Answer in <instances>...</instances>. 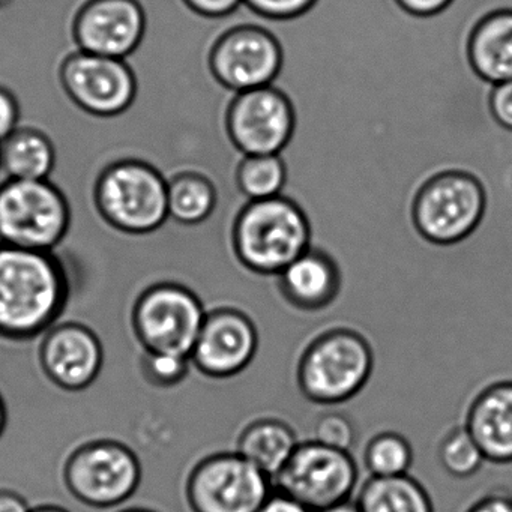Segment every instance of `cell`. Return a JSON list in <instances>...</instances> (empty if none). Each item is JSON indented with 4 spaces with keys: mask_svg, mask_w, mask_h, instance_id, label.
<instances>
[{
    "mask_svg": "<svg viewBox=\"0 0 512 512\" xmlns=\"http://www.w3.org/2000/svg\"><path fill=\"white\" fill-rule=\"evenodd\" d=\"M491 112L503 127L512 130V80L493 86Z\"/></svg>",
    "mask_w": 512,
    "mask_h": 512,
    "instance_id": "4dcf8cb0",
    "label": "cell"
},
{
    "mask_svg": "<svg viewBox=\"0 0 512 512\" xmlns=\"http://www.w3.org/2000/svg\"><path fill=\"white\" fill-rule=\"evenodd\" d=\"M71 205L52 181L0 182V245L55 251L71 227Z\"/></svg>",
    "mask_w": 512,
    "mask_h": 512,
    "instance_id": "277c9868",
    "label": "cell"
},
{
    "mask_svg": "<svg viewBox=\"0 0 512 512\" xmlns=\"http://www.w3.org/2000/svg\"><path fill=\"white\" fill-rule=\"evenodd\" d=\"M484 209V191L476 179L445 173L419 191L412 209L413 230L440 247L460 244L478 229Z\"/></svg>",
    "mask_w": 512,
    "mask_h": 512,
    "instance_id": "9c48e42d",
    "label": "cell"
},
{
    "mask_svg": "<svg viewBox=\"0 0 512 512\" xmlns=\"http://www.w3.org/2000/svg\"><path fill=\"white\" fill-rule=\"evenodd\" d=\"M182 4L203 17H226L235 13L244 0H181Z\"/></svg>",
    "mask_w": 512,
    "mask_h": 512,
    "instance_id": "1f68e13d",
    "label": "cell"
},
{
    "mask_svg": "<svg viewBox=\"0 0 512 512\" xmlns=\"http://www.w3.org/2000/svg\"><path fill=\"white\" fill-rule=\"evenodd\" d=\"M401 7L416 16H430L448 7L451 0H398Z\"/></svg>",
    "mask_w": 512,
    "mask_h": 512,
    "instance_id": "e575fe53",
    "label": "cell"
},
{
    "mask_svg": "<svg viewBox=\"0 0 512 512\" xmlns=\"http://www.w3.org/2000/svg\"><path fill=\"white\" fill-rule=\"evenodd\" d=\"M413 454L409 442L392 431L377 434L365 449V466L371 476L406 475L412 466Z\"/></svg>",
    "mask_w": 512,
    "mask_h": 512,
    "instance_id": "d4e9b609",
    "label": "cell"
},
{
    "mask_svg": "<svg viewBox=\"0 0 512 512\" xmlns=\"http://www.w3.org/2000/svg\"><path fill=\"white\" fill-rule=\"evenodd\" d=\"M70 296L67 269L53 251L0 245V338L26 341L46 334Z\"/></svg>",
    "mask_w": 512,
    "mask_h": 512,
    "instance_id": "6da1fadb",
    "label": "cell"
},
{
    "mask_svg": "<svg viewBox=\"0 0 512 512\" xmlns=\"http://www.w3.org/2000/svg\"><path fill=\"white\" fill-rule=\"evenodd\" d=\"M227 125L233 142L248 157L278 155L292 136V107L272 86L239 92Z\"/></svg>",
    "mask_w": 512,
    "mask_h": 512,
    "instance_id": "4fadbf2b",
    "label": "cell"
},
{
    "mask_svg": "<svg viewBox=\"0 0 512 512\" xmlns=\"http://www.w3.org/2000/svg\"><path fill=\"white\" fill-rule=\"evenodd\" d=\"M373 365V350L361 334L334 329L317 337L302 355L299 389L314 403H343L364 388Z\"/></svg>",
    "mask_w": 512,
    "mask_h": 512,
    "instance_id": "5b68a950",
    "label": "cell"
},
{
    "mask_svg": "<svg viewBox=\"0 0 512 512\" xmlns=\"http://www.w3.org/2000/svg\"><path fill=\"white\" fill-rule=\"evenodd\" d=\"M32 512H70V511H67V509L61 508V506L43 505V506H38V508L32 509Z\"/></svg>",
    "mask_w": 512,
    "mask_h": 512,
    "instance_id": "f35d334b",
    "label": "cell"
},
{
    "mask_svg": "<svg viewBox=\"0 0 512 512\" xmlns=\"http://www.w3.org/2000/svg\"><path fill=\"white\" fill-rule=\"evenodd\" d=\"M259 512H313L307 506L292 499L287 494L280 491H272L271 496L266 500L265 505L259 509Z\"/></svg>",
    "mask_w": 512,
    "mask_h": 512,
    "instance_id": "836d02e7",
    "label": "cell"
},
{
    "mask_svg": "<svg viewBox=\"0 0 512 512\" xmlns=\"http://www.w3.org/2000/svg\"><path fill=\"white\" fill-rule=\"evenodd\" d=\"M298 445L295 431L289 424L281 419L263 418L244 428L236 452L274 479Z\"/></svg>",
    "mask_w": 512,
    "mask_h": 512,
    "instance_id": "44dd1931",
    "label": "cell"
},
{
    "mask_svg": "<svg viewBox=\"0 0 512 512\" xmlns=\"http://www.w3.org/2000/svg\"><path fill=\"white\" fill-rule=\"evenodd\" d=\"M185 494L193 512H259L272 479L238 452H221L194 466Z\"/></svg>",
    "mask_w": 512,
    "mask_h": 512,
    "instance_id": "30bf717a",
    "label": "cell"
},
{
    "mask_svg": "<svg viewBox=\"0 0 512 512\" xmlns=\"http://www.w3.org/2000/svg\"><path fill=\"white\" fill-rule=\"evenodd\" d=\"M104 352L100 338L80 323L55 325L44 334L40 364L47 379L64 389L79 392L100 376Z\"/></svg>",
    "mask_w": 512,
    "mask_h": 512,
    "instance_id": "2e32d148",
    "label": "cell"
},
{
    "mask_svg": "<svg viewBox=\"0 0 512 512\" xmlns=\"http://www.w3.org/2000/svg\"><path fill=\"white\" fill-rule=\"evenodd\" d=\"M239 262L262 275H278L311 247L313 227L305 212L283 196L254 200L230 227Z\"/></svg>",
    "mask_w": 512,
    "mask_h": 512,
    "instance_id": "7a4b0ae2",
    "label": "cell"
},
{
    "mask_svg": "<svg viewBox=\"0 0 512 512\" xmlns=\"http://www.w3.org/2000/svg\"><path fill=\"white\" fill-rule=\"evenodd\" d=\"M68 491L83 505L106 509L122 505L134 496L142 467L124 443L94 440L79 446L64 467Z\"/></svg>",
    "mask_w": 512,
    "mask_h": 512,
    "instance_id": "ba28073f",
    "label": "cell"
},
{
    "mask_svg": "<svg viewBox=\"0 0 512 512\" xmlns=\"http://www.w3.org/2000/svg\"><path fill=\"white\" fill-rule=\"evenodd\" d=\"M361 512H434L425 488L412 476H371L356 500Z\"/></svg>",
    "mask_w": 512,
    "mask_h": 512,
    "instance_id": "603a6c76",
    "label": "cell"
},
{
    "mask_svg": "<svg viewBox=\"0 0 512 512\" xmlns=\"http://www.w3.org/2000/svg\"><path fill=\"white\" fill-rule=\"evenodd\" d=\"M58 80L70 103L95 119L119 118L139 97V77L128 61L80 50L59 62Z\"/></svg>",
    "mask_w": 512,
    "mask_h": 512,
    "instance_id": "52a82bcc",
    "label": "cell"
},
{
    "mask_svg": "<svg viewBox=\"0 0 512 512\" xmlns=\"http://www.w3.org/2000/svg\"><path fill=\"white\" fill-rule=\"evenodd\" d=\"M0 512H32V509L20 494L0 490Z\"/></svg>",
    "mask_w": 512,
    "mask_h": 512,
    "instance_id": "d590c367",
    "label": "cell"
},
{
    "mask_svg": "<svg viewBox=\"0 0 512 512\" xmlns=\"http://www.w3.org/2000/svg\"><path fill=\"white\" fill-rule=\"evenodd\" d=\"M278 284L293 307L304 311L322 310L340 292V269L329 254L310 247L278 274Z\"/></svg>",
    "mask_w": 512,
    "mask_h": 512,
    "instance_id": "ac0fdd59",
    "label": "cell"
},
{
    "mask_svg": "<svg viewBox=\"0 0 512 512\" xmlns=\"http://www.w3.org/2000/svg\"><path fill=\"white\" fill-rule=\"evenodd\" d=\"M7 427V406H5L4 398L0 395V437L4 434Z\"/></svg>",
    "mask_w": 512,
    "mask_h": 512,
    "instance_id": "74e56055",
    "label": "cell"
},
{
    "mask_svg": "<svg viewBox=\"0 0 512 512\" xmlns=\"http://www.w3.org/2000/svg\"><path fill=\"white\" fill-rule=\"evenodd\" d=\"M206 314L193 290L178 283H160L140 293L131 323L143 352L190 358Z\"/></svg>",
    "mask_w": 512,
    "mask_h": 512,
    "instance_id": "8992f818",
    "label": "cell"
},
{
    "mask_svg": "<svg viewBox=\"0 0 512 512\" xmlns=\"http://www.w3.org/2000/svg\"><path fill=\"white\" fill-rule=\"evenodd\" d=\"M466 512H512V493L494 491L473 503Z\"/></svg>",
    "mask_w": 512,
    "mask_h": 512,
    "instance_id": "d6a6232c",
    "label": "cell"
},
{
    "mask_svg": "<svg viewBox=\"0 0 512 512\" xmlns=\"http://www.w3.org/2000/svg\"><path fill=\"white\" fill-rule=\"evenodd\" d=\"M70 31L76 50L127 61L148 35V11L142 0H85Z\"/></svg>",
    "mask_w": 512,
    "mask_h": 512,
    "instance_id": "7c38bea8",
    "label": "cell"
},
{
    "mask_svg": "<svg viewBox=\"0 0 512 512\" xmlns=\"http://www.w3.org/2000/svg\"><path fill=\"white\" fill-rule=\"evenodd\" d=\"M190 365V358L166 353H145L142 359L143 376L160 388L179 385L187 377Z\"/></svg>",
    "mask_w": 512,
    "mask_h": 512,
    "instance_id": "4316f807",
    "label": "cell"
},
{
    "mask_svg": "<svg viewBox=\"0 0 512 512\" xmlns=\"http://www.w3.org/2000/svg\"><path fill=\"white\" fill-rule=\"evenodd\" d=\"M167 205L169 220L179 226H202L217 211V187L206 173L178 167L167 178Z\"/></svg>",
    "mask_w": 512,
    "mask_h": 512,
    "instance_id": "7402d4cb",
    "label": "cell"
},
{
    "mask_svg": "<svg viewBox=\"0 0 512 512\" xmlns=\"http://www.w3.org/2000/svg\"><path fill=\"white\" fill-rule=\"evenodd\" d=\"M466 428L493 464L512 463V382L485 386L470 404Z\"/></svg>",
    "mask_w": 512,
    "mask_h": 512,
    "instance_id": "e0dca14e",
    "label": "cell"
},
{
    "mask_svg": "<svg viewBox=\"0 0 512 512\" xmlns=\"http://www.w3.org/2000/svg\"><path fill=\"white\" fill-rule=\"evenodd\" d=\"M94 205L112 229L149 235L169 220L167 178L143 158H121L107 164L95 179Z\"/></svg>",
    "mask_w": 512,
    "mask_h": 512,
    "instance_id": "3957f363",
    "label": "cell"
},
{
    "mask_svg": "<svg viewBox=\"0 0 512 512\" xmlns=\"http://www.w3.org/2000/svg\"><path fill=\"white\" fill-rule=\"evenodd\" d=\"M121 512H155V511H152V509H145V508H130V509H125V511H121Z\"/></svg>",
    "mask_w": 512,
    "mask_h": 512,
    "instance_id": "60d3db41",
    "label": "cell"
},
{
    "mask_svg": "<svg viewBox=\"0 0 512 512\" xmlns=\"http://www.w3.org/2000/svg\"><path fill=\"white\" fill-rule=\"evenodd\" d=\"M212 73L236 92L269 86L281 67L275 38L254 26L233 29L215 43L209 56Z\"/></svg>",
    "mask_w": 512,
    "mask_h": 512,
    "instance_id": "5bb4252c",
    "label": "cell"
},
{
    "mask_svg": "<svg viewBox=\"0 0 512 512\" xmlns=\"http://www.w3.org/2000/svg\"><path fill=\"white\" fill-rule=\"evenodd\" d=\"M23 107L16 92L0 85V142L22 127Z\"/></svg>",
    "mask_w": 512,
    "mask_h": 512,
    "instance_id": "f546056e",
    "label": "cell"
},
{
    "mask_svg": "<svg viewBox=\"0 0 512 512\" xmlns=\"http://www.w3.org/2000/svg\"><path fill=\"white\" fill-rule=\"evenodd\" d=\"M439 460L443 469L455 478H469L485 463L484 454L466 428H457L443 439Z\"/></svg>",
    "mask_w": 512,
    "mask_h": 512,
    "instance_id": "484cf974",
    "label": "cell"
},
{
    "mask_svg": "<svg viewBox=\"0 0 512 512\" xmlns=\"http://www.w3.org/2000/svg\"><path fill=\"white\" fill-rule=\"evenodd\" d=\"M316 0H244L248 8L269 19H289L305 13Z\"/></svg>",
    "mask_w": 512,
    "mask_h": 512,
    "instance_id": "f1b7e54d",
    "label": "cell"
},
{
    "mask_svg": "<svg viewBox=\"0 0 512 512\" xmlns=\"http://www.w3.org/2000/svg\"><path fill=\"white\" fill-rule=\"evenodd\" d=\"M313 440L329 448L350 451L356 439L353 422L341 413H326L317 419L313 428Z\"/></svg>",
    "mask_w": 512,
    "mask_h": 512,
    "instance_id": "83f0119b",
    "label": "cell"
},
{
    "mask_svg": "<svg viewBox=\"0 0 512 512\" xmlns=\"http://www.w3.org/2000/svg\"><path fill=\"white\" fill-rule=\"evenodd\" d=\"M14 0H0V11L7 10L8 7H11V4H13Z\"/></svg>",
    "mask_w": 512,
    "mask_h": 512,
    "instance_id": "ab89813d",
    "label": "cell"
},
{
    "mask_svg": "<svg viewBox=\"0 0 512 512\" xmlns=\"http://www.w3.org/2000/svg\"><path fill=\"white\" fill-rule=\"evenodd\" d=\"M358 482L355 460L347 451L322 443H299L286 466L272 479L275 490L313 512L349 500Z\"/></svg>",
    "mask_w": 512,
    "mask_h": 512,
    "instance_id": "8fae6325",
    "label": "cell"
},
{
    "mask_svg": "<svg viewBox=\"0 0 512 512\" xmlns=\"http://www.w3.org/2000/svg\"><path fill=\"white\" fill-rule=\"evenodd\" d=\"M259 335L247 314L235 308L208 311L190 361L214 379L236 376L256 356Z\"/></svg>",
    "mask_w": 512,
    "mask_h": 512,
    "instance_id": "9a60e30c",
    "label": "cell"
},
{
    "mask_svg": "<svg viewBox=\"0 0 512 512\" xmlns=\"http://www.w3.org/2000/svg\"><path fill=\"white\" fill-rule=\"evenodd\" d=\"M317 512H361L359 511L356 502H350V500H344V502L335 503V505L328 506V508L320 509Z\"/></svg>",
    "mask_w": 512,
    "mask_h": 512,
    "instance_id": "8d00e7d4",
    "label": "cell"
},
{
    "mask_svg": "<svg viewBox=\"0 0 512 512\" xmlns=\"http://www.w3.org/2000/svg\"><path fill=\"white\" fill-rule=\"evenodd\" d=\"M238 182L251 202L271 199L280 196L286 182V169L278 155H247L239 167Z\"/></svg>",
    "mask_w": 512,
    "mask_h": 512,
    "instance_id": "cb8c5ba5",
    "label": "cell"
},
{
    "mask_svg": "<svg viewBox=\"0 0 512 512\" xmlns=\"http://www.w3.org/2000/svg\"><path fill=\"white\" fill-rule=\"evenodd\" d=\"M470 61L493 85L512 80V11H499L479 23L470 40Z\"/></svg>",
    "mask_w": 512,
    "mask_h": 512,
    "instance_id": "ffe728a7",
    "label": "cell"
},
{
    "mask_svg": "<svg viewBox=\"0 0 512 512\" xmlns=\"http://www.w3.org/2000/svg\"><path fill=\"white\" fill-rule=\"evenodd\" d=\"M55 140L43 128L22 125L0 142V173L5 179L47 181L58 169Z\"/></svg>",
    "mask_w": 512,
    "mask_h": 512,
    "instance_id": "d6986e66",
    "label": "cell"
}]
</instances>
